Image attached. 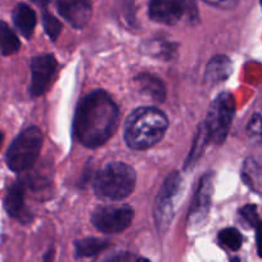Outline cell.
Returning a JSON list of instances; mask_svg holds the SVG:
<instances>
[{"mask_svg":"<svg viewBox=\"0 0 262 262\" xmlns=\"http://www.w3.org/2000/svg\"><path fill=\"white\" fill-rule=\"evenodd\" d=\"M118 126V108L104 90H94L79 104L74 131L77 140L88 148L104 144Z\"/></svg>","mask_w":262,"mask_h":262,"instance_id":"1","label":"cell"},{"mask_svg":"<svg viewBox=\"0 0 262 262\" xmlns=\"http://www.w3.org/2000/svg\"><path fill=\"white\" fill-rule=\"evenodd\" d=\"M168 127L165 113L155 107H140L127 116L123 126L126 144L144 150L157 144Z\"/></svg>","mask_w":262,"mask_h":262,"instance_id":"2","label":"cell"},{"mask_svg":"<svg viewBox=\"0 0 262 262\" xmlns=\"http://www.w3.org/2000/svg\"><path fill=\"white\" fill-rule=\"evenodd\" d=\"M137 173L123 162H111L98 171L94 190L98 196L107 201H121L130 195L135 188Z\"/></svg>","mask_w":262,"mask_h":262,"instance_id":"3","label":"cell"},{"mask_svg":"<svg viewBox=\"0 0 262 262\" xmlns=\"http://www.w3.org/2000/svg\"><path fill=\"white\" fill-rule=\"evenodd\" d=\"M42 133L36 126L26 128L13 140L7 152V165L12 171L22 172L36 162L41 150Z\"/></svg>","mask_w":262,"mask_h":262,"instance_id":"4","label":"cell"},{"mask_svg":"<svg viewBox=\"0 0 262 262\" xmlns=\"http://www.w3.org/2000/svg\"><path fill=\"white\" fill-rule=\"evenodd\" d=\"M235 113V100L230 93H221L211 103L206 117L205 128L208 140L215 144L225 142Z\"/></svg>","mask_w":262,"mask_h":262,"instance_id":"5","label":"cell"},{"mask_svg":"<svg viewBox=\"0 0 262 262\" xmlns=\"http://www.w3.org/2000/svg\"><path fill=\"white\" fill-rule=\"evenodd\" d=\"M184 191V179L179 172L168 175L161 186L155 206V219L161 233L167 230Z\"/></svg>","mask_w":262,"mask_h":262,"instance_id":"6","label":"cell"},{"mask_svg":"<svg viewBox=\"0 0 262 262\" xmlns=\"http://www.w3.org/2000/svg\"><path fill=\"white\" fill-rule=\"evenodd\" d=\"M134 210L130 206H100L93 212L92 223L104 234H116L126 230L133 223Z\"/></svg>","mask_w":262,"mask_h":262,"instance_id":"7","label":"cell"},{"mask_svg":"<svg viewBox=\"0 0 262 262\" xmlns=\"http://www.w3.org/2000/svg\"><path fill=\"white\" fill-rule=\"evenodd\" d=\"M57 60L52 54L39 55L31 60V95L40 97L49 89L57 72Z\"/></svg>","mask_w":262,"mask_h":262,"instance_id":"8","label":"cell"},{"mask_svg":"<svg viewBox=\"0 0 262 262\" xmlns=\"http://www.w3.org/2000/svg\"><path fill=\"white\" fill-rule=\"evenodd\" d=\"M213 190V173L208 172L201 179L200 186L194 196L193 205L189 211L188 223L190 226H196L205 223L211 207V198Z\"/></svg>","mask_w":262,"mask_h":262,"instance_id":"9","label":"cell"},{"mask_svg":"<svg viewBox=\"0 0 262 262\" xmlns=\"http://www.w3.org/2000/svg\"><path fill=\"white\" fill-rule=\"evenodd\" d=\"M188 0H150L149 17L163 25H176L188 11Z\"/></svg>","mask_w":262,"mask_h":262,"instance_id":"10","label":"cell"},{"mask_svg":"<svg viewBox=\"0 0 262 262\" xmlns=\"http://www.w3.org/2000/svg\"><path fill=\"white\" fill-rule=\"evenodd\" d=\"M58 12L75 29H82L92 18L93 8L89 0H57Z\"/></svg>","mask_w":262,"mask_h":262,"instance_id":"11","label":"cell"},{"mask_svg":"<svg viewBox=\"0 0 262 262\" xmlns=\"http://www.w3.org/2000/svg\"><path fill=\"white\" fill-rule=\"evenodd\" d=\"M233 72V63L226 55H216L208 62L205 72V80L210 85H217L225 81Z\"/></svg>","mask_w":262,"mask_h":262,"instance_id":"12","label":"cell"},{"mask_svg":"<svg viewBox=\"0 0 262 262\" xmlns=\"http://www.w3.org/2000/svg\"><path fill=\"white\" fill-rule=\"evenodd\" d=\"M137 89L156 102H163L166 98V88L162 80L149 74H142L134 79Z\"/></svg>","mask_w":262,"mask_h":262,"instance_id":"13","label":"cell"},{"mask_svg":"<svg viewBox=\"0 0 262 262\" xmlns=\"http://www.w3.org/2000/svg\"><path fill=\"white\" fill-rule=\"evenodd\" d=\"M25 191H26L25 184L22 181H17L9 188L6 201H4L7 212L12 217L19 219V220H22V217L26 215L25 213Z\"/></svg>","mask_w":262,"mask_h":262,"instance_id":"14","label":"cell"},{"mask_svg":"<svg viewBox=\"0 0 262 262\" xmlns=\"http://www.w3.org/2000/svg\"><path fill=\"white\" fill-rule=\"evenodd\" d=\"M13 22L18 31L25 37L30 39L36 26V13L27 4L19 3L13 11Z\"/></svg>","mask_w":262,"mask_h":262,"instance_id":"15","label":"cell"},{"mask_svg":"<svg viewBox=\"0 0 262 262\" xmlns=\"http://www.w3.org/2000/svg\"><path fill=\"white\" fill-rule=\"evenodd\" d=\"M110 242L100 238H85L76 241L75 251L77 257H93L110 247Z\"/></svg>","mask_w":262,"mask_h":262,"instance_id":"16","label":"cell"},{"mask_svg":"<svg viewBox=\"0 0 262 262\" xmlns=\"http://www.w3.org/2000/svg\"><path fill=\"white\" fill-rule=\"evenodd\" d=\"M19 40L13 30L6 24L0 21V49L4 55H11L18 52Z\"/></svg>","mask_w":262,"mask_h":262,"instance_id":"17","label":"cell"},{"mask_svg":"<svg viewBox=\"0 0 262 262\" xmlns=\"http://www.w3.org/2000/svg\"><path fill=\"white\" fill-rule=\"evenodd\" d=\"M243 180L253 190L262 191V168L253 160H247L243 167Z\"/></svg>","mask_w":262,"mask_h":262,"instance_id":"18","label":"cell"},{"mask_svg":"<svg viewBox=\"0 0 262 262\" xmlns=\"http://www.w3.org/2000/svg\"><path fill=\"white\" fill-rule=\"evenodd\" d=\"M219 242L231 251H238L243 243V236L236 229L226 228L219 234Z\"/></svg>","mask_w":262,"mask_h":262,"instance_id":"19","label":"cell"},{"mask_svg":"<svg viewBox=\"0 0 262 262\" xmlns=\"http://www.w3.org/2000/svg\"><path fill=\"white\" fill-rule=\"evenodd\" d=\"M207 142H210V140H208L207 131H206L205 126H203V130H200V133L196 134L195 140H194V147L193 149H191L190 155H189L188 160H186V166L193 163V161H195L196 158L200 157L201 153H202L203 149H205V145Z\"/></svg>","mask_w":262,"mask_h":262,"instance_id":"20","label":"cell"},{"mask_svg":"<svg viewBox=\"0 0 262 262\" xmlns=\"http://www.w3.org/2000/svg\"><path fill=\"white\" fill-rule=\"evenodd\" d=\"M42 25H44L45 32H47L48 36L54 41L59 36L60 31H62V24L54 16H52L48 12H44L42 13Z\"/></svg>","mask_w":262,"mask_h":262,"instance_id":"21","label":"cell"},{"mask_svg":"<svg viewBox=\"0 0 262 262\" xmlns=\"http://www.w3.org/2000/svg\"><path fill=\"white\" fill-rule=\"evenodd\" d=\"M247 133L248 137L252 138L253 140H262V117L259 115H254L251 118L247 127Z\"/></svg>","mask_w":262,"mask_h":262,"instance_id":"22","label":"cell"},{"mask_svg":"<svg viewBox=\"0 0 262 262\" xmlns=\"http://www.w3.org/2000/svg\"><path fill=\"white\" fill-rule=\"evenodd\" d=\"M241 215L243 216V217L246 219L251 225H253L254 228H256L257 224L259 223V217H258V213H257L256 206L253 205L244 206V207L241 210Z\"/></svg>","mask_w":262,"mask_h":262,"instance_id":"23","label":"cell"},{"mask_svg":"<svg viewBox=\"0 0 262 262\" xmlns=\"http://www.w3.org/2000/svg\"><path fill=\"white\" fill-rule=\"evenodd\" d=\"M203 2L221 9H231L238 4V0H203Z\"/></svg>","mask_w":262,"mask_h":262,"instance_id":"24","label":"cell"},{"mask_svg":"<svg viewBox=\"0 0 262 262\" xmlns=\"http://www.w3.org/2000/svg\"><path fill=\"white\" fill-rule=\"evenodd\" d=\"M256 242H257V252L262 257V221H259L256 226Z\"/></svg>","mask_w":262,"mask_h":262,"instance_id":"25","label":"cell"},{"mask_svg":"<svg viewBox=\"0 0 262 262\" xmlns=\"http://www.w3.org/2000/svg\"><path fill=\"white\" fill-rule=\"evenodd\" d=\"M54 254H55V251L52 247V248H49L47 251L44 258H42V262H54Z\"/></svg>","mask_w":262,"mask_h":262,"instance_id":"26","label":"cell"},{"mask_svg":"<svg viewBox=\"0 0 262 262\" xmlns=\"http://www.w3.org/2000/svg\"><path fill=\"white\" fill-rule=\"evenodd\" d=\"M108 262H128V256L127 254H121V256L115 257V258H112Z\"/></svg>","mask_w":262,"mask_h":262,"instance_id":"27","label":"cell"},{"mask_svg":"<svg viewBox=\"0 0 262 262\" xmlns=\"http://www.w3.org/2000/svg\"><path fill=\"white\" fill-rule=\"evenodd\" d=\"M34 3H36L37 6H41V7H45L48 3H49V0H32Z\"/></svg>","mask_w":262,"mask_h":262,"instance_id":"28","label":"cell"},{"mask_svg":"<svg viewBox=\"0 0 262 262\" xmlns=\"http://www.w3.org/2000/svg\"><path fill=\"white\" fill-rule=\"evenodd\" d=\"M135 262H150V261L148 258H143V257H142V258H138Z\"/></svg>","mask_w":262,"mask_h":262,"instance_id":"29","label":"cell"},{"mask_svg":"<svg viewBox=\"0 0 262 262\" xmlns=\"http://www.w3.org/2000/svg\"><path fill=\"white\" fill-rule=\"evenodd\" d=\"M2 142H3V134L0 133V145H2Z\"/></svg>","mask_w":262,"mask_h":262,"instance_id":"30","label":"cell"},{"mask_svg":"<svg viewBox=\"0 0 262 262\" xmlns=\"http://www.w3.org/2000/svg\"><path fill=\"white\" fill-rule=\"evenodd\" d=\"M261 6H262V0H261Z\"/></svg>","mask_w":262,"mask_h":262,"instance_id":"31","label":"cell"}]
</instances>
